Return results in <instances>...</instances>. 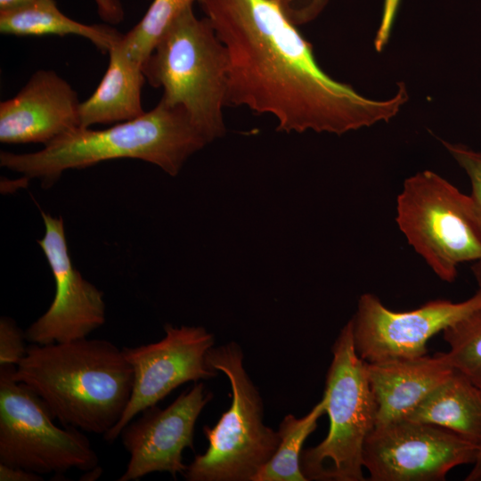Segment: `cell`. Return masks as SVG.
I'll return each instance as SVG.
<instances>
[{
    "label": "cell",
    "mask_w": 481,
    "mask_h": 481,
    "mask_svg": "<svg viewBox=\"0 0 481 481\" xmlns=\"http://www.w3.org/2000/svg\"><path fill=\"white\" fill-rule=\"evenodd\" d=\"M198 1L226 53L227 105L270 114L278 131L341 135L389 121L409 99L404 83L375 100L333 79L271 0Z\"/></svg>",
    "instance_id": "1"
},
{
    "label": "cell",
    "mask_w": 481,
    "mask_h": 481,
    "mask_svg": "<svg viewBox=\"0 0 481 481\" xmlns=\"http://www.w3.org/2000/svg\"><path fill=\"white\" fill-rule=\"evenodd\" d=\"M12 377L31 388L63 427L102 436L120 420L134 381L122 349L87 338L29 345Z\"/></svg>",
    "instance_id": "2"
},
{
    "label": "cell",
    "mask_w": 481,
    "mask_h": 481,
    "mask_svg": "<svg viewBox=\"0 0 481 481\" xmlns=\"http://www.w3.org/2000/svg\"><path fill=\"white\" fill-rule=\"evenodd\" d=\"M208 142L185 110L162 98L142 116L102 130L77 127L38 151H1L0 165L52 186L68 169H81L115 159H137L175 176L185 161Z\"/></svg>",
    "instance_id": "3"
},
{
    "label": "cell",
    "mask_w": 481,
    "mask_h": 481,
    "mask_svg": "<svg viewBox=\"0 0 481 481\" xmlns=\"http://www.w3.org/2000/svg\"><path fill=\"white\" fill-rule=\"evenodd\" d=\"M163 88L162 99L183 108L208 143L225 134L227 57L207 17L186 7L164 32L143 68Z\"/></svg>",
    "instance_id": "4"
},
{
    "label": "cell",
    "mask_w": 481,
    "mask_h": 481,
    "mask_svg": "<svg viewBox=\"0 0 481 481\" xmlns=\"http://www.w3.org/2000/svg\"><path fill=\"white\" fill-rule=\"evenodd\" d=\"M207 361L227 377L232 402L214 427H203L208 446L183 476L188 481H253L274 454L279 433L264 423L263 401L244 368L240 346L234 341L212 346Z\"/></svg>",
    "instance_id": "5"
},
{
    "label": "cell",
    "mask_w": 481,
    "mask_h": 481,
    "mask_svg": "<svg viewBox=\"0 0 481 481\" xmlns=\"http://www.w3.org/2000/svg\"><path fill=\"white\" fill-rule=\"evenodd\" d=\"M323 396L329 432L317 445L302 451L301 469L307 480L363 481L364 443L376 425L377 405L367 363L356 353L351 320L332 349Z\"/></svg>",
    "instance_id": "6"
},
{
    "label": "cell",
    "mask_w": 481,
    "mask_h": 481,
    "mask_svg": "<svg viewBox=\"0 0 481 481\" xmlns=\"http://www.w3.org/2000/svg\"><path fill=\"white\" fill-rule=\"evenodd\" d=\"M395 219L408 243L446 282L456 279L461 264L481 260V220L470 196L433 171L404 181Z\"/></svg>",
    "instance_id": "7"
},
{
    "label": "cell",
    "mask_w": 481,
    "mask_h": 481,
    "mask_svg": "<svg viewBox=\"0 0 481 481\" xmlns=\"http://www.w3.org/2000/svg\"><path fill=\"white\" fill-rule=\"evenodd\" d=\"M15 365H0V463L37 474L63 475L99 467L82 430L59 428L43 400L12 377Z\"/></svg>",
    "instance_id": "8"
},
{
    "label": "cell",
    "mask_w": 481,
    "mask_h": 481,
    "mask_svg": "<svg viewBox=\"0 0 481 481\" xmlns=\"http://www.w3.org/2000/svg\"><path fill=\"white\" fill-rule=\"evenodd\" d=\"M479 450L451 430L403 419L374 428L363 464L372 481H440L453 468L474 464Z\"/></svg>",
    "instance_id": "9"
},
{
    "label": "cell",
    "mask_w": 481,
    "mask_h": 481,
    "mask_svg": "<svg viewBox=\"0 0 481 481\" xmlns=\"http://www.w3.org/2000/svg\"><path fill=\"white\" fill-rule=\"evenodd\" d=\"M159 341L135 347H123L133 370V388L128 404L118 423L103 438L116 440L124 427L143 410L157 405L177 387L217 375L207 361L214 346V335L201 326H164Z\"/></svg>",
    "instance_id": "10"
},
{
    "label": "cell",
    "mask_w": 481,
    "mask_h": 481,
    "mask_svg": "<svg viewBox=\"0 0 481 481\" xmlns=\"http://www.w3.org/2000/svg\"><path fill=\"white\" fill-rule=\"evenodd\" d=\"M481 307V287L461 302L431 300L404 312L387 308L371 293L363 294L351 319L356 353L366 363L427 355L428 340Z\"/></svg>",
    "instance_id": "11"
},
{
    "label": "cell",
    "mask_w": 481,
    "mask_h": 481,
    "mask_svg": "<svg viewBox=\"0 0 481 481\" xmlns=\"http://www.w3.org/2000/svg\"><path fill=\"white\" fill-rule=\"evenodd\" d=\"M45 235L37 240L50 265L55 294L47 311L25 331L31 344L64 343L87 338L105 322L103 292L73 265L61 216L41 211Z\"/></svg>",
    "instance_id": "12"
},
{
    "label": "cell",
    "mask_w": 481,
    "mask_h": 481,
    "mask_svg": "<svg viewBox=\"0 0 481 481\" xmlns=\"http://www.w3.org/2000/svg\"><path fill=\"white\" fill-rule=\"evenodd\" d=\"M212 394L198 382L183 392L165 409L151 406L121 430L122 444L129 453L125 472L118 481H134L153 472L183 475L186 447L193 449L194 427Z\"/></svg>",
    "instance_id": "13"
},
{
    "label": "cell",
    "mask_w": 481,
    "mask_h": 481,
    "mask_svg": "<svg viewBox=\"0 0 481 481\" xmlns=\"http://www.w3.org/2000/svg\"><path fill=\"white\" fill-rule=\"evenodd\" d=\"M76 91L53 70H38L12 98L0 103V142L44 145L80 127Z\"/></svg>",
    "instance_id": "14"
},
{
    "label": "cell",
    "mask_w": 481,
    "mask_h": 481,
    "mask_svg": "<svg viewBox=\"0 0 481 481\" xmlns=\"http://www.w3.org/2000/svg\"><path fill=\"white\" fill-rule=\"evenodd\" d=\"M453 371L444 353L367 363L377 405L375 427L404 419Z\"/></svg>",
    "instance_id": "15"
},
{
    "label": "cell",
    "mask_w": 481,
    "mask_h": 481,
    "mask_svg": "<svg viewBox=\"0 0 481 481\" xmlns=\"http://www.w3.org/2000/svg\"><path fill=\"white\" fill-rule=\"evenodd\" d=\"M120 40L108 52L109 65L98 87L80 103V127L128 121L145 113L141 100L143 66L127 55Z\"/></svg>",
    "instance_id": "16"
},
{
    "label": "cell",
    "mask_w": 481,
    "mask_h": 481,
    "mask_svg": "<svg viewBox=\"0 0 481 481\" xmlns=\"http://www.w3.org/2000/svg\"><path fill=\"white\" fill-rule=\"evenodd\" d=\"M404 419L444 428L481 447V389L454 370Z\"/></svg>",
    "instance_id": "17"
},
{
    "label": "cell",
    "mask_w": 481,
    "mask_h": 481,
    "mask_svg": "<svg viewBox=\"0 0 481 481\" xmlns=\"http://www.w3.org/2000/svg\"><path fill=\"white\" fill-rule=\"evenodd\" d=\"M0 32L14 36L76 35L90 40L102 52L123 34L107 25H86L63 14L54 0H37L29 5L0 12Z\"/></svg>",
    "instance_id": "18"
},
{
    "label": "cell",
    "mask_w": 481,
    "mask_h": 481,
    "mask_svg": "<svg viewBox=\"0 0 481 481\" xmlns=\"http://www.w3.org/2000/svg\"><path fill=\"white\" fill-rule=\"evenodd\" d=\"M326 411V398L315 404L304 417L286 415L277 430L279 445L272 458L261 468L253 481H307L302 472L300 457L306 438Z\"/></svg>",
    "instance_id": "19"
},
{
    "label": "cell",
    "mask_w": 481,
    "mask_h": 481,
    "mask_svg": "<svg viewBox=\"0 0 481 481\" xmlns=\"http://www.w3.org/2000/svg\"><path fill=\"white\" fill-rule=\"evenodd\" d=\"M194 1L154 0L142 20L120 40L127 55L143 68L167 29Z\"/></svg>",
    "instance_id": "20"
},
{
    "label": "cell",
    "mask_w": 481,
    "mask_h": 481,
    "mask_svg": "<svg viewBox=\"0 0 481 481\" xmlns=\"http://www.w3.org/2000/svg\"><path fill=\"white\" fill-rule=\"evenodd\" d=\"M443 335L450 347L444 353L450 365L481 389V307L447 327Z\"/></svg>",
    "instance_id": "21"
},
{
    "label": "cell",
    "mask_w": 481,
    "mask_h": 481,
    "mask_svg": "<svg viewBox=\"0 0 481 481\" xmlns=\"http://www.w3.org/2000/svg\"><path fill=\"white\" fill-rule=\"evenodd\" d=\"M444 148L466 172L471 184L469 195L481 220V151L462 143L442 141Z\"/></svg>",
    "instance_id": "22"
},
{
    "label": "cell",
    "mask_w": 481,
    "mask_h": 481,
    "mask_svg": "<svg viewBox=\"0 0 481 481\" xmlns=\"http://www.w3.org/2000/svg\"><path fill=\"white\" fill-rule=\"evenodd\" d=\"M25 332L8 317L0 319V365H17L27 353Z\"/></svg>",
    "instance_id": "23"
},
{
    "label": "cell",
    "mask_w": 481,
    "mask_h": 481,
    "mask_svg": "<svg viewBox=\"0 0 481 481\" xmlns=\"http://www.w3.org/2000/svg\"><path fill=\"white\" fill-rule=\"evenodd\" d=\"M297 27L315 20L325 9L330 0H271Z\"/></svg>",
    "instance_id": "24"
},
{
    "label": "cell",
    "mask_w": 481,
    "mask_h": 481,
    "mask_svg": "<svg viewBox=\"0 0 481 481\" xmlns=\"http://www.w3.org/2000/svg\"><path fill=\"white\" fill-rule=\"evenodd\" d=\"M101 18L108 23L118 24L124 19V10L119 0H94Z\"/></svg>",
    "instance_id": "25"
},
{
    "label": "cell",
    "mask_w": 481,
    "mask_h": 481,
    "mask_svg": "<svg viewBox=\"0 0 481 481\" xmlns=\"http://www.w3.org/2000/svg\"><path fill=\"white\" fill-rule=\"evenodd\" d=\"M1 481H42L40 474L0 463Z\"/></svg>",
    "instance_id": "26"
},
{
    "label": "cell",
    "mask_w": 481,
    "mask_h": 481,
    "mask_svg": "<svg viewBox=\"0 0 481 481\" xmlns=\"http://www.w3.org/2000/svg\"><path fill=\"white\" fill-rule=\"evenodd\" d=\"M36 1L37 0H0V12L20 8Z\"/></svg>",
    "instance_id": "27"
},
{
    "label": "cell",
    "mask_w": 481,
    "mask_h": 481,
    "mask_svg": "<svg viewBox=\"0 0 481 481\" xmlns=\"http://www.w3.org/2000/svg\"><path fill=\"white\" fill-rule=\"evenodd\" d=\"M466 481H481V447L476 462L469 474L465 478Z\"/></svg>",
    "instance_id": "28"
},
{
    "label": "cell",
    "mask_w": 481,
    "mask_h": 481,
    "mask_svg": "<svg viewBox=\"0 0 481 481\" xmlns=\"http://www.w3.org/2000/svg\"><path fill=\"white\" fill-rule=\"evenodd\" d=\"M472 272L478 284V287H481V260L477 261L473 264Z\"/></svg>",
    "instance_id": "29"
}]
</instances>
